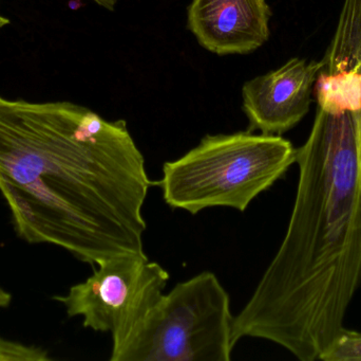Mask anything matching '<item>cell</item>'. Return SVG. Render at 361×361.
Wrapping results in <instances>:
<instances>
[{
    "instance_id": "5b68a950",
    "label": "cell",
    "mask_w": 361,
    "mask_h": 361,
    "mask_svg": "<svg viewBox=\"0 0 361 361\" xmlns=\"http://www.w3.org/2000/svg\"><path fill=\"white\" fill-rule=\"evenodd\" d=\"M97 266L86 281L52 299L66 307L69 317L82 316L85 328L110 333L114 352L128 341L164 294L169 273L145 252L120 254Z\"/></svg>"
},
{
    "instance_id": "3957f363",
    "label": "cell",
    "mask_w": 361,
    "mask_h": 361,
    "mask_svg": "<svg viewBox=\"0 0 361 361\" xmlns=\"http://www.w3.org/2000/svg\"><path fill=\"white\" fill-rule=\"evenodd\" d=\"M297 148L277 135L252 131L206 135L163 165L157 186L169 207L197 214L214 207L245 211L296 163Z\"/></svg>"
},
{
    "instance_id": "5bb4252c",
    "label": "cell",
    "mask_w": 361,
    "mask_h": 361,
    "mask_svg": "<svg viewBox=\"0 0 361 361\" xmlns=\"http://www.w3.org/2000/svg\"><path fill=\"white\" fill-rule=\"evenodd\" d=\"M8 23H10L8 18H6V17H4V15L0 14V29L6 27V25H8Z\"/></svg>"
},
{
    "instance_id": "52a82bcc",
    "label": "cell",
    "mask_w": 361,
    "mask_h": 361,
    "mask_svg": "<svg viewBox=\"0 0 361 361\" xmlns=\"http://www.w3.org/2000/svg\"><path fill=\"white\" fill-rule=\"evenodd\" d=\"M271 17L265 0H192L188 28L210 52L246 54L269 40Z\"/></svg>"
},
{
    "instance_id": "7c38bea8",
    "label": "cell",
    "mask_w": 361,
    "mask_h": 361,
    "mask_svg": "<svg viewBox=\"0 0 361 361\" xmlns=\"http://www.w3.org/2000/svg\"><path fill=\"white\" fill-rule=\"evenodd\" d=\"M357 142H358V157H360V165L361 170V110L358 114V126H357Z\"/></svg>"
},
{
    "instance_id": "8992f818",
    "label": "cell",
    "mask_w": 361,
    "mask_h": 361,
    "mask_svg": "<svg viewBox=\"0 0 361 361\" xmlns=\"http://www.w3.org/2000/svg\"><path fill=\"white\" fill-rule=\"evenodd\" d=\"M322 61L290 59L269 73L248 81L242 88L250 131L281 136L309 112Z\"/></svg>"
},
{
    "instance_id": "4fadbf2b",
    "label": "cell",
    "mask_w": 361,
    "mask_h": 361,
    "mask_svg": "<svg viewBox=\"0 0 361 361\" xmlns=\"http://www.w3.org/2000/svg\"><path fill=\"white\" fill-rule=\"evenodd\" d=\"M95 1L99 2L102 6H106V8L111 10V8H114V4H116V0H95Z\"/></svg>"
},
{
    "instance_id": "8fae6325",
    "label": "cell",
    "mask_w": 361,
    "mask_h": 361,
    "mask_svg": "<svg viewBox=\"0 0 361 361\" xmlns=\"http://www.w3.org/2000/svg\"><path fill=\"white\" fill-rule=\"evenodd\" d=\"M11 301H12V296L10 292H6L0 288V309L10 307Z\"/></svg>"
},
{
    "instance_id": "30bf717a",
    "label": "cell",
    "mask_w": 361,
    "mask_h": 361,
    "mask_svg": "<svg viewBox=\"0 0 361 361\" xmlns=\"http://www.w3.org/2000/svg\"><path fill=\"white\" fill-rule=\"evenodd\" d=\"M48 351L37 345H23L0 337V361H50Z\"/></svg>"
},
{
    "instance_id": "6da1fadb",
    "label": "cell",
    "mask_w": 361,
    "mask_h": 361,
    "mask_svg": "<svg viewBox=\"0 0 361 361\" xmlns=\"http://www.w3.org/2000/svg\"><path fill=\"white\" fill-rule=\"evenodd\" d=\"M154 184L126 121L71 102L0 95V193L27 243L92 266L144 254L142 210Z\"/></svg>"
},
{
    "instance_id": "277c9868",
    "label": "cell",
    "mask_w": 361,
    "mask_h": 361,
    "mask_svg": "<svg viewBox=\"0 0 361 361\" xmlns=\"http://www.w3.org/2000/svg\"><path fill=\"white\" fill-rule=\"evenodd\" d=\"M233 317L226 290L203 271L163 294L110 361H229Z\"/></svg>"
},
{
    "instance_id": "9c48e42d",
    "label": "cell",
    "mask_w": 361,
    "mask_h": 361,
    "mask_svg": "<svg viewBox=\"0 0 361 361\" xmlns=\"http://www.w3.org/2000/svg\"><path fill=\"white\" fill-rule=\"evenodd\" d=\"M320 360L361 361V333L343 328Z\"/></svg>"
},
{
    "instance_id": "7a4b0ae2",
    "label": "cell",
    "mask_w": 361,
    "mask_h": 361,
    "mask_svg": "<svg viewBox=\"0 0 361 361\" xmlns=\"http://www.w3.org/2000/svg\"><path fill=\"white\" fill-rule=\"evenodd\" d=\"M358 114L317 107L311 134L297 148L298 187L286 237L233 317L235 343L264 339L314 361L345 328L361 282Z\"/></svg>"
},
{
    "instance_id": "ba28073f",
    "label": "cell",
    "mask_w": 361,
    "mask_h": 361,
    "mask_svg": "<svg viewBox=\"0 0 361 361\" xmlns=\"http://www.w3.org/2000/svg\"><path fill=\"white\" fill-rule=\"evenodd\" d=\"M318 80L361 95V0H345Z\"/></svg>"
}]
</instances>
